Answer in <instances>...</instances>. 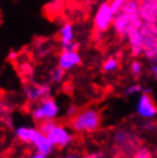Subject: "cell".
<instances>
[{
    "label": "cell",
    "mask_w": 157,
    "mask_h": 158,
    "mask_svg": "<svg viewBox=\"0 0 157 158\" xmlns=\"http://www.w3.org/2000/svg\"><path fill=\"white\" fill-rule=\"evenodd\" d=\"M142 71V64L139 61H134L131 64V72L134 76H139Z\"/></svg>",
    "instance_id": "9a60e30c"
},
{
    "label": "cell",
    "mask_w": 157,
    "mask_h": 158,
    "mask_svg": "<svg viewBox=\"0 0 157 158\" xmlns=\"http://www.w3.org/2000/svg\"><path fill=\"white\" fill-rule=\"evenodd\" d=\"M150 71H151V73H153L154 77H155V78H157V63H155V64H153V65H151Z\"/></svg>",
    "instance_id": "ac0fdd59"
},
{
    "label": "cell",
    "mask_w": 157,
    "mask_h": 158,
    "mask_svg": "<svg viewBox=\"0 0 157 158\" xmlns=\"http://www.w3.org/2000/svg\"><path fill=\"white\" fill-rule=\"evenodd\" d=\"M64 75H66V70H63L62 68H60L57 65V68H54L51 71L49 76H51V81L54 84H59L61 83L64 78Z\"/></svg>",
    "instance_id": "8fae6325"
},
{
    "label": "cell",
    "mask_w": 157,
    "mask_h": 158,
    "mask_svg": "<svg viewBox=\"0 0 157 158\" xmlns=\"http://www.w3.org/2000/svg\"><path fill=\"white\" fill-rule=\"evenodd\" d=\"M82 62V57L78 54V51L75 52H62L59 57V67L63 70L69 71L75 67L79 65Z\"/></svg>",
    "instance_id": "ba28073f"
},
{
    "label": "cell",
    "mask_w": 157,
    "mask_h": 158,
    "mask_svg": "<svg viewBox=\"0 0 157 158\" xmlns=\"http://www.w3.org/2000/svg\"><path fill=\"white\" fill-rule=\"evenodd\" d=\"M150 89L148 92L145 91L140 94L137 101V112L138 115L146 119L154 118L157 115V107L154 103L153 99L149 94Z\"/></svg>",
    "instance_id": "8992f818"
},
{
    "label": "cell",
    "mask_w": 157,
    "mask_h": 158,
    "mask_svg": "<svg viewBox=\"0 0 157 158\" xmlns=\"http://www.w3.org/2000/svg\"><path fill=\"white\" fill-rule=\"evenodd\" d=\"M47 138L55 148H66L72 142L74 135L69 128L57 124L47 134Z\"/></svg>",
    "instance_id": "277c9868"
},
{
    "label": "cell",
    "mask_w": 157,
    "mask_h": 158,
    "mask_svg": "<svg viewBox=\"0 0 157 158\" xmlns=\"http://www.w3.org/2000/svg\"><path fill=\"white\" fill-rule=\"evenodd\" d=\"M116 13L111 7V5L108 2L102 4L99 7L98 12L94 17V25L98 31H106L109 28V25L112 23Z\"/></svg>",
    "instance_id": "5b68a950"
},
{
    "label": "cell",
    "mask_w": 157,
    "mask_h": 158,
    "mask_svg": "<svg viewBox=\"0 0 157 158\" xmlns=\"http://www.w3.org/2000/svg\"><path fill=\"white\" fill-rule=\"evenodd\" d=\"M118 65H119L118 60L115 59V57H110V59L104 61V63H103V65H102V69L104 72H114L117 70Z\"/></svg>",
    "instance_id": "7c38bea8"
},
{
    "label": "cell",
    "mask_w": 157,
    "mask_h": 158,
    "mask_svg": "<svg viewBox=\"0 0 157 158\" xmlns=\"http://www.w3.org/2000/svg\"><path fill=\"white\" fill-rule=\"evenodd\" d=\"M24 96L31 102H38L44 99L52 98V88L47 84L28 85L23 89Z\"/></svg>",
    "instance_id": "52a82bcc"
},
{
    "label": "cell",
    "mask_w": 157,
    "mask_h": 158,
    "mask_svg": "<svg viewBox=\"0 0 157 158\" xmlns=\"http://www.w3.org/2000/svg\"><path fill=\"white\" fill-rule=\"evenodd\" d=\"M57 124H59V123L56 122L55 119H46V120H43V122L38 123V130H39L43 134L47 135Z\"/></svg>",
    "instance_id": "30bf717a"
},
{
    "label": "cell",
    "mask_w": 157,
    "mask_h": 158,
    "mask_svg": "<svg viewBox=\"0 0 157 158\" xmlns=\"http://www.w3.org/2000/svg\"><path fill=\"white\" fill-rule=\"evenodd\" d=\"M78 108L76 107V106H70V107L68 108V110H67V117H69V118H72L78 112Z\"/></svg>",
    "instance_id": "e0dca14e"
},
{
    "label": "cell",
    "mask_w": 157,
    "mask_h": 158,
    "mask_svg": "<svg viewBox=\"0 0 157 158\" xmlns=\"http://www.w3.org/2000/svg\"><path fill=\"white\" fill-rule=\"evenodd\" d=\"M32 157L33 158H46L47 156L41 154V152H39V151H36V154H32Z\"/></svg>",
    "instance_id": "d6986e66"
},
{
    "label": "cell",
    "mask_w": 157,
    "mask_h": 158,
    "mask_svg": "<svg viewBox=\"0 0 157 158\" xmlns=\"http://www.w3.org/2000/svg\"><path fill=\"white\" fill-rule=\"evenodd\" d=\"M78 44L75 43V41H70V43L67 44H61V48H62V52H75L78 51Z\"/></svg>",
    "instance_id": "4fadbf2b"
},
{
    "label": "cell",
    "mask_w": 157,
    "mask_h": 158,
    "mask_svg": "<svg viewBox=\"0 0 157 158\" xmlns=\"http://www.w3.org/2000/svg\"><path fill=\"white\" fill-rule=\"evenodd\" d=\"M101 116L100 112L94 109H84L76 114L72 118H70V128L76 133L84 132H94L100 127Z\"/></svg>",
    "instance_id": "7a4b0ae2"
},
{
    "label": "cell",
    "mask_w": 157,
    "mask_h": 158,
    "mask_svg": "<svg viewBox=\"0 0 157 158\" xmlns=\"http://www.w3.org/2000/svg\"><path fill=\"white\" fill-rule=\"evenodd\" d=\"M141 92H142V87L140 86V85L135 84V85H131V86H129L127 88H126L125 94L126 95H135V94H140Z\"/></svg>",
    "instance_id": "5bb4252c"
},
{
    "label": "cell",
    "mask_w": 157,
    "mask_h": 158,
    "mask_svg": "<svg viewBox=\"0 0 157 158\" xmlns=\"http://www.w3.org/2000/svg\"><path fill=\"white\" fill-rule=\"evenodd\" d=\"M16 138L24 143L32 144V147L36 149V151H39L41 154L49 156L54 152L55 147L52 144L47 135L43 134L38 128H32V127H19L15 131Z\"/></svg>",
    "instance_id": "6da1fadb"
},
{
    "label": "cell",
    "mask_w": 157,
    "mask_h": 158,
    "mask_svg": "<svg viewBox=\"0 0 157 158\" xmlns=\"http://www.w3.org/2000/svg\"><path fill=\"white\" fill-rule=\"evenodd\" d=\"M59 36L61 44H67L70 41H74L75 39V31H74V27L71 23H64L61 27L59 31Z\"/></svg>",
    "instance_id": "9c48e42d"
},
{
    "label": "cell",
    "mask_w": 157,
    "mask_h": 158,
    "mask_svg": "<svg viewBox=\"0 0 157 158\" xmlns=\"http://www.w3.org/2000/svg\"><path fill=\"white\" fill-rule=\"evenodd\" d=\"M59 106L54 100L48 98L41 101H38V104L31 111V116L33 120L40 123L46 119H56L59 116Z\"/></svg>",
    "instance_id": "3957f363"
},
{
    "label": "cell",
    "mask_w": 157,
    "mask_h": 158,
    "mask_svg": "<svg viewBox=\"0 0 157 158\" xmlns=\"http://www.w3.org/2000/svg\"><path fill=\"white\" fill-rule=\"evenodd\" d=\"M126 140H127V133H124V132H118V133H116V135H115V141L117 143H121V144H123V143L126 142Z\"/></svg>",
    "instance_id": "2e32d148"
}]
</instances>
